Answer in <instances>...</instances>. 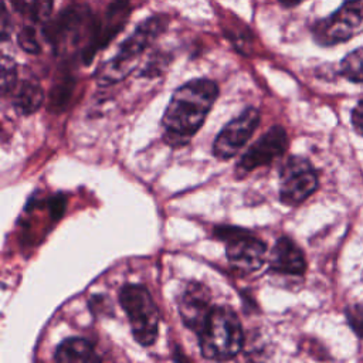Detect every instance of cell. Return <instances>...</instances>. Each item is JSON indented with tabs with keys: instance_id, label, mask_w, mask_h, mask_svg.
Segmentation results:
<instances>
[{
	"instance_id": "obj_6",
	"label": "cell",
	"mask_w": 363,
	"mask_h": 363,
	"mask_svg": "<svg viewBox=\"0 0 363 363\" xmlns=\"http://www.w3.org/2000/svg\"><path fill=\"white\" fill-rule=\"evenodd\" d=\"M363 31V0H346L328 17L312 27L313 40L319 45H335L349 41Z\"/></svg>"
},
{
	"instance_id": "obj_7",
	"label": "cell",
	"mask_w": 363,
	"mask_h": 363,
	"mask_svg": "<svg viewBox=\"0 0 363 363\" xmlns=\"http://www.w3.org/2000/svg\"><path fill=\"white\" fill-rule=\"evenodd\" d=\"M216 234L225 241V254L235 272L251 274L264 265L267 245L250 231L235 227H218Z\"/></svg>"
},
{
	"instance_id": "obj_10",
	"label": "cell",
	"mask_w": 363,
	"mask_h": 363,
	"mask_svg": "<svg viewBox=\"0 0 363 363\" xmlns=\"http://www.w3.org/2000/svg\"><path fill=\"white\" fill-rule=\"evenodd\" d=\"M288 147V136L282 126L275 125L269 128L258 140H255L250 149L241 156L235 166L237 174H244L255 170L257 167L267 166L285 153Z\"/></svg>"
},
{
	"instance_id": "obj_22",
	"label": "cell",
	"mask_w": 363,
	"mask_h": 363,
	"mask_svg": "<svg viewBox=\"0 0 363 363\" xmlns=\"http://www.w3.org/2000/svg\"><path fill=\"white\" fill-rule=\"evenodd\" d=\"M13 6V9L17 11V13H23V7H24V0H9Z\"/></svg>"
},
{
	"instance_id": "obj_9",
	"label": "cell",
	"mask_w": 363,
	"mask_h": 363,
	"mask_svg": "<svg viewBox=\"0 0 363 363\" xmlns=\"http://www.w3.org/2000/svg\"><path fill=\"white\" fill-rule=\"evenodd\" d=\"M259 112L255 108H247L240 116L228 122L217 135L213 143V155L220 160L234 157L250 140L259 123Z\"/></svg>"
},
{
	"instance_id": "obj_1",
	"label": "cell",
	"mask_w": 363,
	"mask_h": 363,
	"mask_svg": "<svg viewBox=\"0 0 363 363\" xmlns=\"http://www.w3.org/2000/svg\"><path fill=\"white\" fill-rule=\"evenodd\" d=\"M218 95L214 81L199 78L179 86L162 118V135L172 147L187 145L201 128Z\"/></svg>"
},
{
	"instance_id": "obj_4",
	"label": "cell",
	"mask_w": 363,
	"mask_h": 363,
	"mask_svg": "<svg viewBox=\"0 0 363 363\" xmlns=\"http://www.w3.org/2000/svg\"><path fill=\"white\" fill-rule=\"evenodd\" d=\"M119 302L128 315L132 335L142 346L155 343L160 315L150 292L142 285L128 284L119 292Z\"/></svg>"
},
{
	"instance_id": "obj_23",
	"label": "cell",
	"mask_w": 363,
	"mask_h": 363,
	"mask_svg": "<svg viewBox=\"0 0 363 363\" xmlns=\"http://www.w3.org/2000/svg\"><path fill=\"white\" fill-rule=\"evenodd\" d=\"M284 7H294L298 6L299 3H302L303 0H278Z\"/></svg>"
},
{
	"instance_id": "obj_17",
	"label": "cell",
	"mask_w": 363,
	"mask_h": 363,
	"mask_svg": "<svg viewBox=\"0 0 363 363\" xmlns=\"http://www.w3.org/2000/svg\"><path fill=\"white\" fill-rule=\"evenodd\" d=\"M54 0H24L21 16L33 23H47L52 11Z\"/></svg>"
},
{
	"instance_id": "obj_2",
	"label": "cell",
	"mask_w": 363,
	"mask_h": 363,
	"mask_svg": "<svg viewBox=\"0 0 363 363\" xmlns=\"http://www.w3.org/2000/svg\"><path fill=\"white\" fill-rule=\"evenodd\" d=\"M169 17L166 14H153L136 26L133 33L119 45L118 52L101 64L96 71L99 85H112L128 77L139 57L152 45V43L167 28Z\"/></svg>"
},
{
	"instance_id": "obj_5",
	"label": "cell",
	"mask_w": 363,
	"mask_h": 363,
	"mask_svg": "<svg viewBox=\"0 0 363 363\" xmlns=\"http://www.w3.org/2000/svg\"><path fill=\"white\" fill-rule=\"evenodd\" d=\"M96 28L98 21L94 18L89 7L71 6L62 10L54 20L45 23L44 35L55 45H61L67 41L78 43L81 38L88 37L89 43L84 50V54L88 58H92Z\"/></svg>"
},
{
	"instance_id": "obj_12",
	"label": "cell",
	"mask_w": 363,
	"mask_h": 363,
	"mask_svg": "<svg viewBox=\"0 0 363 363\" xmlns=\"http://www.w3.org/2000/svg\"><path fill=\"white\" fill-rule=\"evenodd\" d=\"M306 269V261L302 250L289 238L277 240L269 255V271L284 275H302Z\"/></svg>"
},
{
	"instance_id": "obj_14",
	"label": "cell",
	"mask_w": 363,
	"mask_h": 363,
	"mask_svg": "<svg viewBox=\"0 0 363 363\" xmlns=\"http://www.w3.org/2000/svg\"><path fill=\"white\" fill-rule=\"evenodd\" d=\"M54 359L60 363H79L99 360L95 356L91 342L82 337H69L64 340L55 350Z\"/></svg>"
},
{
	"instance_id": "obj_13",
	"label": "cell",
	"mask_w": 363,
	"mask_h": 363,
	"mask_svg": "<svg viewBox=\"0 0 363 363\" xmlns=\"http://www.w3.org/2000/svg\"><path fill=\"white\" fill-rule=\"evenodd\" d=\"M132 10L130 0H112L106 7L102 20L98 23L94 41V54L105 47L126 24Z\"/></svg>"
},
{
	"instance_id": "obj_16",
	"label": "cell",
	"mask_w": 363,
	"mask_h": 363,
	"mask_svg": "<svg viewBox=\"0 0 363 363\" xmlns=\"http://www.w3.org/2000/svg\"><path fill=\"white\" fill-rule=\"evenodd\" d=\"M340 72L352 82H363V47L350 51L342 60Z\"/></svg>"
},
{
	"instance_id": "obj_11",
	"label": "cell",
	"mask_w": 363,
	"mask_h": 363,
	"mask_svg": "<svg viewBox=\"0 0 363 363\" xmlns=\"http://www.w3.org/2000/svg\"><path fill=\"white\" fill-rule=\"evenodd\" d=\"M213 309L211 295L206 285L190 282L184 288L179 299V313L184 326L199 335Z\"/></svg>"
},
{
	"instance_id": "obj_15",
	"label": "cell",
	"mask_w": 363,
	"mask_h": 363,
	"mask_svg": "<svg viewBox=\"0 0 363 363\" xmlns=\"http://www.w3.org/2000/svg\"><path fill=\"white\" fill-rule=\"evenodd\" d=\"M43 99L41 85L34 79H27L13 94V108L20 115H31L41 106Z\"/></svg>"
},
{
	"instance_id": "obj_20",
	"label": "cell",
	"mask_w": 363,
	"mask_h": 363,
	"mask_svg": "<svg viewBox=\"0 0 363 363\" xmlns=\"http://www.w3.org/2000/svg\"><path fill=\"white\" fill-rule=\"evenodd\" d=\"M11 20L9 17V13H7V7L6 4L3 3L1 4V16H0V31H1V40L6 41L9 34L11 33Z\"/></svg>"
},
{
	"instance_id": "obj_19",
	"label": "cell",
	"mask_w": 363,
	"mask_h": 363,
	"mask_svg": "<svg viewBox=\"0 0 363 363\" xmlns=\"http://www.w3.org/2000/svg\"><path fill=\"white\" fill-rule=\"evenodd\" d=\"M17 44L18 47L28 52V54H40L41 52V45L37 40V34L34 27L31 26H24L17 34Z\"/></svg>"
},
{
	"instance_id": "obj_18",
	"label": "cell",
	"mask_w": 363,
	"mask_h": 363,
	"mask_svg": "<svg viewBox=\"0 0 363 363\" xmlns=\"http://www.w3.org/2000/svg\"><path fill=\"white\" fill-rule=\"evenodd\" d=\"M0 79H1V94L3 96L14 92V88L17 85V65L16 62L7 57H1V71H0Z\"/></svg>"
},
{
	"instance_id": "obj_3",
	"label": "cell",
	"mask_w": 363,
	"mask_h": 363,
	"mask_svg": "<svg viewBox=\"0 0 363 363\" xmlns=\"http://www.w3.org/2000/svg\"><path fill=\"white\" fill-rule=\"evenodd\" d=\"M201 354L210 360H228L237 356L244 343V333L237 313L230 306H214L199 332Z\"/></svg>"
},
{
	"instance_id": "obj_21",
	"label": "cell",
	"mask_w": 363,
	"mask_h": 363,
	"mask_svg": "<svg viewBox=\"0 0 363 363\" xmlns=\"http://www.w3.org/2000/svg\"><path fill=\"white\" fill-rule=\"evenodd\" d=\"M352 123L354 130L363 136V99L354 106L352 112Z\"/></svg>"
},
{
	"instance_id": "obj_8",
	"label": "cell",
	"mask_w": 363,
	"mask_h": 363,
	"mask_svg": "<svg viewBox=\"0 0 363 363\" xmlns=\"http://www.w3.org/2000/svg\"><path fill=\"white\" fill-rule=\"evenodd\" d=\"M279 199L286 206H298L318 187V176L312 164L298 156L289 157L279 170Z\"/></svg>"
}]
</instances>
